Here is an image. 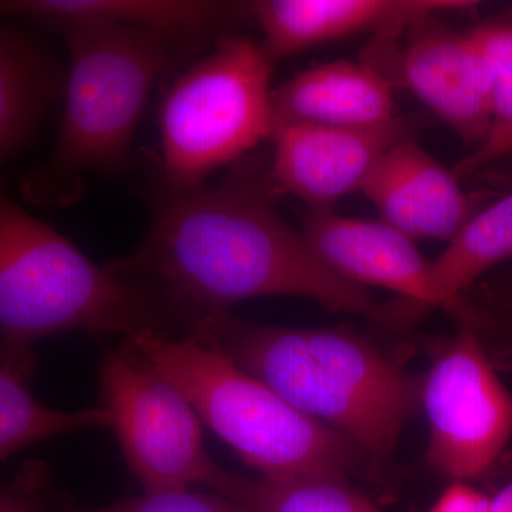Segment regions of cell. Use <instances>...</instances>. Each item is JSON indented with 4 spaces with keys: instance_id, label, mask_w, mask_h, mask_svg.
Returning <instances> with one entry per match:
<instances>
[{
    "instance_id": "cell-1",
    "label": "cell",
    "mask_w": 512,
    "mask_h": 512,
    "mask_svg": "<svg viewBox=\"0 0 512 512\" xmlns=\"http://www.w3.org/2000/svg\"><path fill=\"white\" fill-rule=\"evenodd\" d=\"M269 167L245 157L217 183L164 187L144 244L109 265L153 286L200 332L210 316L262 296H301L333 312L390 318L366 288L313 254L274 207Z\"/></svg>"
},
{
    "instance_id": "cell-2",
    "label": "cell",
    "mask_w": 512,
    "mask_h": 512,
    "mask_svg": "<svg viewBox=\"0 0 512 512\" xmlns=\"http://www.w3.org/2000/svg\"><path fill=\"white\" fill-rule=\"evenodd\" d=\"M72 330L126 339L144 332L167 339L194 333L163 293L94 264L19 207L0 177V360L29 380L37 340Z\"/></svg>"
},
{
    "instance_id": "cell-3",
    "label": "cell",
    "mask_w": 512,
    "mask_h": 512,
    "mask_svg": "<svg viewBox=\"0 0 512 512\" xmlns=\"http://www.w3.org/2000/svg\"><path fill=\"white\" fill-rule=\"evenodd\" d=\"M205 329L242 370L373 460L392 456L421 407V382L348 330L262 325L229 312Z\"/></svg>"
},
{
    "instance_id": "cell-4",
    "label": "cell",
    "mask_w": 512,
    "mask_h": 512,
    "mask_svg": "<svg viewBox=\"0 0 512 512\" xmlns=\"http://www.w3.org/2000/svg\"><path fill=\"white\" fill-rule=\"evenodd\" d=\"M69 50L64 109L52 154L23 180L40 207L77 200L87 174L121 170L154 84L173 67L178 49L167 37L120 25L57 29Z\"/></svg>"
},
{
    "instance_id": "cell-5",
    "label": "cell",
    "mask_w": 512,
    "mask_h": 512,
    "mask_svg": "<svg viewBox=\"0 0 512 512\" xmlns=\"http://www.w3.org/2000/svg\"><path fill=\"white\" fill-rule=\"evenodd\" d=\"M184 394L198 417L262 478L345 477L366 454L242 370L211 335L127 338Z\"/></svg>"
},
{
    "instance_id": "cell-6",
    "label": "cell",
    "mask_w": 512,
    "mask_h": 512,
    "mask_svg": "<svg viewBox=\"0 0 512 512\" xmlns=\"http://www.w3.org/2000/svg\"><path fill=\"white\" fill-rule=\"evenodd\" d=\"M274 62L244 36L214 50L171 84L160 109L165 187L190 188L271 140Z\"/></svg>"
},
{
    "instance_id": "cell-7",
    "label": "cell",
    "mask_w": 512,
    "mask_h": 512,
    "mask_svg": "<svg viewBox=\"0 0 512 512\" xmlns=\"http://www.w3.org/2000/svg\"><path fill=\"white\" fill-rule=\"evenodd\" d=\"M100 389L101 409L109 416L127 467L148 493L204 484L242 503L248 478L234 476L212 460L194 407L130 343L104 356Z\"/></svg>"
},
{
    "instance_id": "cell-8",
    "label": "cell",
    "mask_w": 512,
    "mask_h": 512,
    "mask_svg": "<svg viewBox=\"0 0 512 512\" xmlns=\"http://www.w3.org/2000/svg\"><path fill=\"white\" fill-rule=\"evenodd\" d=\"M421 407L430 427L427 458L457 480L483 474L512 434V397L471 326L421 380Z\"/></svg>"
},
{
    "instance_id": "cell-9",
    "label": "cell",
    "mask_w": 512,
    "mask_h": 512,
    "mask_svg": "<svg viewBox=\"0 0 512 512\" xmlns=\"http://www.w3.org/2000/svg\"><path fill=\"white\" fill-rule=\"evenodd\" d=\"M399 37H377L363 62L402 84L474 148L493 127L490 93L467 32L431 13L414 20Z\"/></svg>"
},
{
    "instance_id": "cell-10",
    "label": "cell",
    "mask_w": 512,
    "mask_h": 512,
    "mask_svg": "<svg viewBox=\"0 0 512 512\" xmlns=\"http://www.w3.org/2000/svg\"><path fill=\"white\" fill-rule=\"evenodd\" d=\"M426 120L397 116L366 127L292 124L276 128L269 178L276 191L306 202L312 211H330L345 195L362 190L380 158L407 138H414Z\"/></svg>"
},
{
    "instance_id": "cell-11",
    "label": "cell",
    "mask_w": 512,
    "mask_h": 512,
    "mask_svg": "<svg viewBox=\"0 0 512 512\" xmlns=\"http://www.w3.org/2000/svg\"><path fill=\"white\" fill-rule=\"evenodd\" d=\"M477 6L471 0H258L245 8L264 32L262 49L276 63L366 30L400 36L423 16L470 12Z\"/></svg>"
},
{
    "instance_id": "cell-12",
    "label": "cell",
    "mask_w": 512,
    "mask_h": 512,
    "mask_svg": "<svg viewBox=\"0 0 512 512\" xmlns=\"http://www.w3.org/2000/svg\"><path fill=\"white\" fill-rule=\"evenodd\" d=\"M383 221L410 239L453 241L477 214L478 200L414 138L390 148L363 184Z\"/></svg>"
},
{
    "instance_id": "cell-13",
    "label": "cell",
    "mask_w": 512,
    "mask_h": 512,
    "mask_svg": "<svg viewBox=\"0 0 512 512\" xmlns=\"http://www.w3.org/2000/svg\"><path fill=\"white\" fill-rule=\"evenodd\" d=\"M302 237L313 254L340 278L399 293L413 305L437 308L429 284L430 264L413 239L384 221L311 211Z\"/></svg>"
},
{
    "instance_id": "cell-14",
    "label": "cell",
    "mask_w": 512,
    "mask_h": 512,
    "mask_svg": "<svg viewBox=\"0 0 512 512\" xmlns=\"http://www.w3.org/2000/svg\"><path fill=\"white\" fill-rule=\"evenodd\" d=\"M393 83L366 62L319 64L272 89V124L366 127L396 119ZM272 131V134H274Z\"/></svg>"
},
{
    "instance_id": "cell-15",
    "label": "cell",
    "mask_w": 512,
    "mask_h": 512,
    "mask_svg": "<svg viewBox=\"0 0 512 512\" xmlns=\"http://www.w3.org/2000/svg\"><path fill=\"white\" fill-rule=\"evenodd\" d=\"M237 9L202 0H0V19L29 18L59 29L120 25L150 30L180 47H194L217 32Z\"/></svg>"
},
{
    "instance_id": "cell-16",
    "label": "cell",
    "mask_w": 512,
    "mask_h": 512,
    "mask_svg": "<svg viewBox=\"0 0 512 512\" xmlns=\"http://www.w3.org/2000/svg\"><path fill=\"white\" fill-rule=\"evenodd\" d=\"M64 83L59 64L42 43L0 26V163L30 143Z\"/></svg>"
},
{
    "instance_id": "cell-17",
    "label": "cell",
    "mask_w": 512,
    "mask_h": 512,
    "mask_svg": "<svg viewBox=\"0 0 512 512\" xmlns=\"http://www.w3.org/2000/svg\"><path fill=\"white\" fill-rule=\"evenodd\" d=\"M508 259H512V192L478 211L430 264L429 284L437 308L456 311L461 293Z\"/></svg>"
},
{
    "instance_id": "cell-18",
    "label": "cell",
    "mask_w": 512,
    "mask_h": 512,
    "mask_svg": "<svg viewBox=\"0 0 512 512\" xmlns=\"http://www.w3.org/2000/svg\"><path fill=\"white\" fill-rule=\"evenodd\" d=\"M28 380L0 360V461L22 448L84 427L110 429L103 409L60 412L37 402L26 386Z\"/></svg>"
},
{
    "instance_id": "cell-19",
    "label": "cell",
    "mask_w": 512,
    "mask_h": 512,
    "mask_svg": "<svg viewBox=\"0 0 512 512\" xmlns=\"http://www.w3.org/2000/svg\"><path fill=\"white\" fill-rule=\"evenodd\" d=\"M241 504L252 512H380L345 477L320 474L249 480Z\"/></svg>"
},
{
    "instance_id": "cell-20",
    "label": "cell",
    "mask_w": 512,
    "mask_h": 512,
    "mask_svg": "<svg viewBox=\"0 0 512 512\" xmlns=\"http://www.w3.org/2000/svg\"><path fill=\"white\" fill-rule=\"evenodd\" d=\"M467 33L487 79L493 113L491 130L512 126V9Z\"/></svg>"
},
{
    "instance_id": "cell-21",
    "label": "cell",
    "mask_w": 512,
    "mask_h": 512,
    "mask_svg": "<svg viewBox=\"0 0 512 512\" xmlns=\"http://www.w3.org/2000/svg\"><path fill=\"white\" fill-rule=\"evenodd\" d=\"M53 512H252L220 494L192 493L190 490L157 491L127 498L99 510L62 508Z\"/></svg>"
},
{
    "instance_id": "cell-22",
    "label": "cell",
    "mask_w": 512,
    "mask_h": 512,
    "mask_svg": "<svg viewBox=\"0 0 512 512\" xmlns=\"http://www.w3.org/2000/svg\"><path fill=\"white\" fill-rule=\"evenodd\" d=\"M49 473L45 464L23 467L10 484L0 485V512H43L42 495Z\"/></svg>"
},
{
    "instance_id": "cell-23",
    "label": "cell",
    "mask_w": 512,
    "mask_h": 512,
    "mask_svg": "<svg viewBox=\"0 0 512 512\" xmlns=\"http://www.w3.org/2000/svg\"><path fill=\"white\" fill-rule=\"evenodd\" d=\"M511 153L512 126L491 130L487 137L474 148L473 153L458 161L456 167L451 171H453L458 180H461V178L471 177V175L480 171L481 168H484L485 165L493 163L498 158Z\"/></svg>"
},
{
    "instance_id": "cell-24",
    "label": "cell",
    "mask_w": 512,
    "mask_h": 512,
    "mask_svg": "<svg viewBox=\"0 0 512 512\" xmlns=\"http://www.w3.org/2000/svg\"><path fill=\"white\" fill-rule=\"evenodd\" d=\"M491 497L457 483L447 488L429 512H490Z\"/></svg>"
},
{
    "instance_id": "cell-25",
    "label": "cell",
    "mask_w": 512,
    "mask_h": 512,
    "mask_svg": "<svg viewBox=\"0 0 512 512\" xmlns=\"http://www.w3.org/2000/svg\"><path fill=\"white\" fill-rule=\"evenodd\" d=\"M490 512H512V483L491 498Z\"/></svg>"
},
{
    "instance_id": "cell-26",
    "label": "cell",
    "mask_w": 512,
    "mask_h": 512,
    "mask_svg": "<svg viewBox=\"0 0 512 512\" xmlns=\"http://www.w3.org/2000/svg\"><path fill=\"white\" fill-rule=\"evenodd\" d=\"M505 299H507L508 306L512 309V285L508 286L507 291H505Z\"/></svg>"
}]
</instances>
